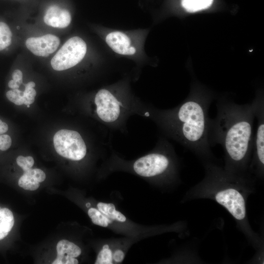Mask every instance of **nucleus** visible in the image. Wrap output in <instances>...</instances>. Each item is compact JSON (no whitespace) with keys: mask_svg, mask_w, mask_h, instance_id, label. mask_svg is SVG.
<instances>
[{"mask_svg":"<svg viewBox=\"0 0 264 264\" xmlns=\"http://www.w3.org/2000/svg\"><path fill=\"white\" fill-rule=\"evenodd\" d=\"M216 106V117L210 119V145L222 146L230 170L244 169L253 149V104H238L222 98L218 101Z\"/></svg>","mask_w":264,"mask_h":264,"instance_id":"nucleus-2","label":"nucleus"},{"mask_svg":"<svg viewBox=\"0 0 264 264\" xmlns=\"http://www.w3.org/2000/svg\"><path fill=\"white\" fill-rule=\"evenodd\" d=\"M22 93L18 88L11 89L6 92V96L10 102L17 105H22L23 104Z\"/></svg>","mask_w":264,"mask_h":264,"instance_id":"nucleus-20","label":"nucleus"},{"mask_svg":"<svg viewBox=\"0 0 264 264\" xmlns=\"http://www.w3.org/2000/svg\"><path fill=\"white\" fill-rule=\"evenodd\" d=\"M18 185L26 190L34 191L39 187L40 182L28 171H26L20 178Z\"/></svg>","mask_w":264,"mask_h":264,"instance_id":"nucleus-18","label":"nucleus"},{"mask_svg":"<svg viewBox=\"0 0 264 264\" xmlns=\"http://www.w3.org/2000/svg\"><path fill=\"white\" fill-rule=\"evenodd\" d=\"M8 86L11 89L19 88L20 85L13 79L10 80L8 83Z\"/></svg>","mask_w":264,"mask_h":264,"instance_id":"nucleus-28","label":"nucleus"},{"mask_svg":"<svg viewBox=\"0 0 264 264\" xmlns=\"http://www.w3.org/2000/svg\"><path fill=\"white\" fill-rule=\"evenodd\" d=\"M105 40L110 47L117 54L132 55L136 52L135 48L132 45L130 38L121 32H111L107 35Z\"/></svg>","mask_w":264,"mask_h":264,"instance_id":"nucleus-10","label":"nucleus"},{"mask_svg":"<svg viewBox=\"0 0 264 264\" xmlns=\"http://www.w3.org/2000/svg\"><path fill=\"white\" fill-rule=\"evenodd\" d=\"M16 162L18 165L22 168L23 172L31 169L34 163V159L31 156L24 157L20 155L17 158Z\"/></svg>","mask_w":264,"mask_h":264,"instance_id":"nucleus-21","label":"nucleus"},{"mask_svg":"<svg viewBox=\"0 0 264 264\" xmlns=\"http://www.w3.org/2000/svg\"><path fill=\"white\" fill-rule=\"evenodd\" d=\"M88 213L93 223L101 227H108L113 221L97 208H90L88 210Z\"/></svg>","mask_w":264,"mask_h":264,"instance_id":"nucleus-17","label":"nucleus"},{"mask_svg":"<svg viewBox=\"0 0 264 264\" xmlns=\"http://www.w3.org/2000/svg\"><path fill=\"white\" fill-rule=\"evenodd\" d=\"M12 140L7 134L0 135V150L2 151L8 150L11 146Z\"/></svg>","mask_w":264,"mask_h":264,"instance_id":"nucleus-24","label":"nucleus"},{"mask_svg":"<svg viewBox=\"0 0 264 264\" xmlns=\"http://www.w3.org/2000/svg\"><path fill=\"white\" fill-rule=\"evenodd\" d=\"M36 94V91L34 88L25 86L22 93L23 104L27 105L32 104L34 102Z\"/></svg>","mask_w":264,"mask_h":264,"instance_id":"nucleus-22","label":"nucleus"},{"mask_svg":"<svg viewBox=\"0 0 264 264\" xmlns=\"http://www.w3.org/2000/svg\"><path fill=\"white\" fill-rule=\"evenodd\" d=\"M8 130V125L6 123L2 122L0 125V135L6 132Z\"/></svg>","mask_w":264,"mask_h":264,"instance_id":"nucleus-29","label":"nucleus"},{"mask_svg":"<svg viewBox=\"0 0 264 264\" xmlns=\"http://www.w3.org/2000/svg\"><path fill=\"white\" fill-rule=\"evenodd\" d=\"M13 33L5 22L0 21V51L7 49L12 44Z\"/></svg>","mask_w":264,"mask_h":264,"instance_id":"nucleus-15","label":"nucleus"},{"mask_svg":"<svg viewBox=\"0 0 264 264\" xmlns=\"http://www.w3.org/2000/svg\"><path fill=\"white\" fill-rule=\"evenodd\" d=\"M87 49L86 43L82 38L71 37L52 58V67L55 70L62 71L74 66L84 58Z\"/></svg>","mask_w":264,"mask_h":264,"instance_id":"nucleus-6","label":"nucleus"},{"mask_svg":"<svg viewBox=\"0 0 264 264\" xmlns=\"http://www.w3.org/2000/svg\"><path fill=\"white\" fill-rule=\"evenodd\" d=\"M57 255L76 258L81 254V248L76 244L67 240L60 241L56 246Z\"/></svg>","mask_w":264,"mask_h":264,"instance_id":"nucleus-12","label":"nucleus"},{"mask_svg":"<svg viewBox=\"0 0 264 264\" xmlns=\"http://www.w3.org/2000/svg\"><path fill=\"white\" fill-rule=\"evenodd\" d=\"M86 206L88 207H89L90 206V204L89 203H88L86 204Z\"/></svg>","mask_w":264,"mask_h":264,"instance_id":"nucleus-31","label":"nucleus"},{"mask_svg":"<svg viewBox=\"0 0 264 264\" xmlns=\"http://www.w3.org/2000/svg\"><path fill=\"white\" fill-rule=\"evenodd\" d=\"M175 152L172 144L164 136L159 137L153 150L133 161L132 171L137 175L152 178L174 173Z\"/></svg>","mask_w":264,"mask_h":264,"instance_id":"nucleus-4","label":"nucleus"},{"mask_svg":"<svg viewBox=\"0 0 264 264\" xmlns=\"http://www.w3.org/2000/svg\"><path fill=\"white\" fill-rule=\"evenodd\" d=\"M216 201L224 207L238 220H243L246 216L244 198L237 189L229 188L220 190L215 195Z\"/></svg>","mask_w":264,"mask_h":264,"instance_id":"nucleus-8","label":"nucleus"},{"mask_svg":"<svg viewBox=\"0 0 264 264\" xmlns=\"http://www.w3.org/2000/svg\"><path fill=\"white\" fill-rule=\"evenodd\" d=\"M212 96L194 92L176 107L162 110L147 104L145 117L152 120L167 138L197 155L211 156L209 109Z\"/></svg>","mask_w":264,"mask_h":264,"instance_id":"nucleus-1","label":"nucleus"},{"mask_svg":"<svg viewBox=\"0 0 264 264\" xmlns=\"http://www.w3.org/2000/svg\"><path fill=\"white\" fill-rule=\"evenodd\" d=\"M78 261L76 258H69L64 256L57 255L52 264H77Z\"/></svg>","mask_w":264,"mask_h":264,"instance_id":"nucleus-23","label":"nucleus"},{"mask_svg":"<svg viewBox=\"0 0 264 264\" xmlns=\"http://www.w3.org/2000/svg\"><path fill=\"white\" fill-rule=\"evenodd\" d=\"M125 258V253L121 249L115 250L113 252L112 259L113 264H119L123 262Z\"/></svg>","mask_w":264,"mask_h":264,"instance_id":"nucleus-26","label":"nucleus"},{"mask_svg":"<svg viewBox=\"0 0 264 264\" xmlns=\"http://www.w3.org/2000/svg\"><path fill=\"white\" fill-rule=\"evenodd\" d=\"M27 171L40 183L44 181L45 179V174L41 169L31 168Z\"/></svg>","mask_w":264,"mask_h":264,"instance_id":"nucleus-25","label":"nucleus"},{"mask_svg":"<svg viewBox=\"0 0 264 264\" xmlns=\"http://www.w3.org/2000/svg\"><path fill=\"white\" fill-rule=\"evenodd\" d=\"M44 22L48 25L64 28L68 26L71 21L69 12L56 5L50 6L44 18Z\"/></svg>","mask_w":264,"mask_h":264,"instance_id":"nucleus-11","label":"nucleus"},{"mask_svg":"<svg viewBox=\"0 0 264 264\" xmlns=\"http://www.w3.org/2000/svg\"><path fill=\"white\" fill-rule=\"evenodd\" d=\"M14 224L12 212L8 208L0 209V240L7 236Z\"/></svg>","mask_w":264,"mask_h":264,"instance_id":"nucleus-13","label":"nucleus"},{"mask_svg":"<svg viewBox=\"0 0 264 264\" xmlns=\"http://www.w3.org/2000/svg\"><path fill=\"white\" fill-rule=\"evenodd\" d=\"M113 251L107 245H104L97 256L95 264H112Z\"/></svg>","mask_w":264,"mask_h":264,"instance_id":"nucleus-19","label":"nucleus"},{"mask_svg":"<svg viewBox=\"0 0 264 264\" xmlns=\"http://www.w3.org/2000/svg\"><path fill=\"white\" fill-rule=\"evenodd\" d=\"M97 208L113 221L124 222L126 220L125 215L117 210L114 205L111 203L98 202Z\"/></svg>","mask_w":264,"mask_h":264,"instance_id":"nucleus-14","label":"nucleus"},{"mask_svg":"<svg viewBox=\"0 0 264 264\" xmlns=\"http://www.w3.org/2000/svg\"><path fill=\"white\" fill-rule=\"evenodd\" d=\"M53 143L56 152L73 161H79L86 156L88 148L81 134L74 130L62 129L55 134Z\"/></svg>","mask_w":264,"mask_h":264,"instance_id":"nucleus-5","label":"nucleus"},{"mask_svg":"<svg viewBox=\"0 0 264 264\" xmlns=\"http://www.w3.org/2000/svg\"><path fill=\"white\" fill-rule=\"evenodd\" d=\"M213 0H182L184 8L190 12H195L210 7Z\"/></svg>","mask_w":264,"mask_h":264,"instance_id":"nucleus-16","label":"nucleus"},{"mask_svg":"<svg viewBox=\"0 0 264 264\" xmlns=\"http://www.w3.org/2000/svg\"><path fill=\"white\" fill-rule=\"evenodd\" d=\"M60 44V40L52 34L39 37H31L25 41L27 49L35 55L46 57L54 52Z\"/></svg>","mask_w":264,"mask_h":264,"instance_id":"nucleus-9","label":"nucleus"},{"mask_svg":"<svg viewBox=\"0 0 264 264\" xmlns=\"http://www.w3.org/2000/svg\"><path fill=\"white\" fill-rule=\"evenodd\" d=\"M1 123H2V121H1V120L0 119V124H1Z\"/></svg>","mask_w":264,"mask_h":264,"instance_id":"nucleus-33","label":"nucleus"},{"mask_svg":"<svg viewBox=\"0 0 264 264\" xmlns=\"http://www.w3.org/2000/svg\"><path fill=\"white\" fill-rule=\"evenodd\" d=\"M12 78L19 85L22 82V73L19 69H15L12 74Z\"/></svg>","mask_w":264,"mask_h":264,"instance_id":"nucleus-27","label":"nucleus"},{"mask_svg":"<svg viewBox=\"0 0 264 264\" xmlns=\"http://www.w3.org/2000/svg\"><path fill=\"white\" fill-rule=\"evenodd\" d=\"M35 83L34 82L31 81L25 84V86L34 88L35 87Z\"/></svg>","mask_w":264,"mask_h":264,"instance_id":"nucleus-30","label":"nucleus"},{"mask_svg":"<svg viewBox=\"0 0 264 264\" xmlns=\"http://www.w3.org/2000/svg\"><path fill=\"white\" fill-rule=\"evenodd\" d=\"M26 106H27V108H29V107H30V105H27Z\"/></svg>","mask_w":264,"mask_h":264,"instance_id":"nucleus-32","label":"nucleus"},{"mask_svg":"<svg viewBox=\"0 0 264 264\" xmlns=\"http://www.w3.org/2000/svg\"><path fill=\"white\" fill-rule=\"evenodd\" d=\"M93 111L99 124L111 132H128L130 117L138 115L145 117L147 103L118 90L107 88L99 89L93 99Z\"/></svg>","mask_w":264,"mask_h":264,"instance_id":"nucleus-3","label":"nucleus"},{"mask_svg":"<svg viewBox=\"0 0 264 264\" xmlns=\"http://www.w3.org/2000/svg\"><path fill=\"white\" fill-rule=\"evenodd\" d=\"M255 118L257 120L256 129L254 133L252 152L260 169L264 164V101L262 96H257L252 102Z\"/></svg>","mask_w":264,"mask_h":264,"instance_id":"nucleus-7","label":"nucleus"}]
</instances>
